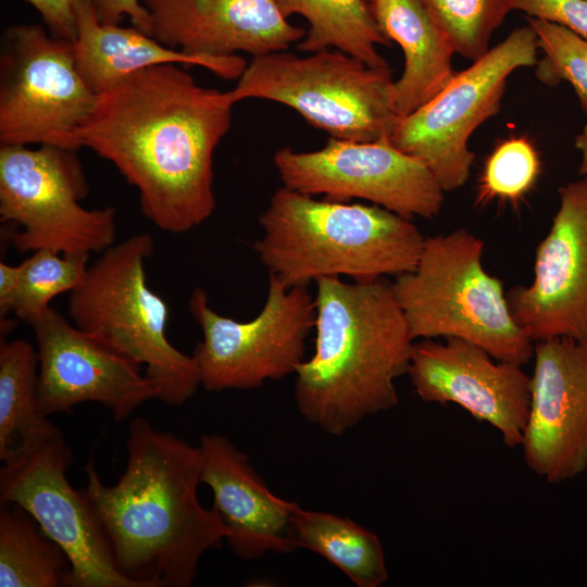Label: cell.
<instances>
[{
    "mask_svg": "<svg viewBox=\"0 0 587 587\" xmlns=\"http://www.w3.org/2000/svg\"><path fill=\"white\" fill-rule=\"evenodd\" d=\"M229 91L199 85L178 64L151 66L97 96L75 133L138 189L140 211L158 228L189 232L214 212V151L228 132Z\"/></svg>",
    "mask_w": 587,
    "mask_h": 587,
    "instance_id": "obj_1",
    "label": "cell"
},
{
    "mask_svg": "<svg viewBox=\"0 0 587 587\" xmlns=\"http://www.w3.org/2000/svg\"><path fill=\"white\" fill-rule=\"evenodd\" d=\"M126 451L114 485L102 482L92 460L85 466L84 491L116 566L137 587H189L202 555L228 534L198 499L200 447L138 416L128 424Z\"/></svg>",
    "mask_w": 587,
    "mask_h": 587,
    "instance_id": "obj_2",
    "label": "cell"
},
{
    "mask_svg": "<svg viewBox=\"0 0 587 587\" xmlns=\"http://www.w3.org/2000/svg\"><path fill=\"white\" fill-rule=\"evenodd\" d=\"M315 284L314 352L295 374V402L308 423L341 436L398 404L414 339L385 278Z\"/></svg>",
    "mask_w": 587,
    "mask_h": 587,
    "instance_id": "obj_3",
    "label": "cell"
},
{
    "mask_svg": "<svg viewBox=\"0 0 587 587\" xmlns=\"http://www.w3.org/2000/svg\"><path fill=\"white\" fill-rule=\"evenodd\" d=\"M259 224L253 250L288 288L326 277L398 276L415 267L426 239L411 218L376 204L319 200L284 186Z\"/></svg>",
    "mask_w": 587,
    "mask_h": 587,
    "instance_id": "obj_4",
    "label": "cell"
},
{
    "mask_svg": "<svg viewBox=\"0 0 587 587\" xmlns=\"http://www.w3.org/2000/svg\"><path fill=\"white\" fill-rule=\"evenodd\" d=\"M483 252V240L463 228L428 237L392 290L414 340L459 338L524 365L535 341L515 321L502 283L484 268Z\"/></svg>",
    "mask_w": 587,
    "mask_h": 587,
    "instance_id": "obj_5",
    "label": "cell"
},
{
    "mask_svg": "<svg viewBox=\"0 0 587 587\" xmlns=\"http://www.w3.org/2000/svg\"><path fill=\"white\" fill-rule=\"evenodd\" d=\"M154 250L151 235L139 233L101 252L71 291L74 325L146 366L157 399L170 405L189 400L200 386L192 355L166 337L168 308L150 289L145 263Z\"/></svg>",
    "mask_w": 587,
    "mask_h": 587,
    "instance_id": "obj_6",
    "label": "cell"
},
{
    "mask_svg": "<svg viewBox=\"0 0 587 587\" xmlns=\"http://www.w3.org/2000/svg\"><path fill=\"white\" fill-rule=\"evenodd\" d=\"M391 68L372 67L338 49L299 57L287 50L252 58L234 102L263 99L297 111L330 137L373 141L390 137L400 116L392 102Z\"/></svg>",
    "mask_w": 587,
    "mask_h": 587,
    "instance_id": "obj_7",
    "label": "cell"
},
{
    "mask_svg": "<svg viewBox=\"0 0 587 587\" xmlns=\"http://www.w3.org/2000/svg\"><path fill=\"white\" fill-rule=\"evenodd\" d=\"M88 191L75 150L1 146L0 221L21 228L9 233L18 252L48 248L89 254L111 247L116 211L85 209L79 201Z\"/></svg>",
    "mask_w": 587,
    "mask_h": 587,
    "instance_id": "obj_8",
    "label": "cell"
},
{
    "mask_svg": "<svg viewBox=\"0 0 587 587\" xmlns=\"http://www.w3.org/2000/svg\"><path fill=\"white\" fill-rule=\"evenodd\" d=\"M188 307L202 332L191 355L207 391L258 388L295 375L305 360L316 315L315 297L308 287L288 288L268 275L264 305L248 322L218 314L202 288L192 291Z\"/></svg>",
    "mask_w": 587,
    "mask_h": 587,
    "instance_id": "obj_9",
    "label": "cell"
},
{
    "mask_svg": "<svg viewBox=\"0 0 587 587\" xmlns=\"http://www.w3.org/2000/svg\"><path fill=\"white\" fill-rule=\"evenodd\" d=\"M537 37L527 24L457 72L429 101L401 117L389 139L401 151L422 161L444 191L462 187L475 154L469 147L472 134L496 115L507 82L521 67L536 65Z\"/></svg>",
    "mask_w": 587,
    "mask_h": 587,
    "instance_id": "obj_10",
    "label": "cell"
},
{
    "mask_svg": "<svg viewBox=\"0 0 587 587\" xmlns=\"http://www.w3.org/2000/svg\"><path fill=\"white\" fill-rule=\"evenodd\" d=\"M0 84L1 146L77 150L75 133L97 95L79 75L72 41L38 25H16L3 37Z\"/></svg>",
    "mask_w": 587,
    "mask_h": 587,
    "instance_id": "obj_11",
    "label": "cell"
},
{
    "mask_svg": "<svg viewBox=\"0 0 587 587\" xmlns=\"http://www.w3.org/2000/svg\"><path fill=\"white\" fill-rule=\"evenodd\" d=\"M273 162L283 186L310 196L363 199L403 217L432 218L441 210L444 189L419 159L395 147L389 137L351 141L330 137L314 151L285 147Z\"/></svg>",
    "mask_w": 587,
    "mask_h": 587,
    "instance_id": "obj_12",
    "label": "cell"
},
{
    "mask_svg": "<svg viewBox=\"0 0 587 587\" xmlns=\"http://www.w3.org/2000/svg\"><path fill=\"white\" fill-rule=\"evenodd\" d=\"M73 453L59 429L37 447L4 462L0 502L27 511L71 561L67 587H137L121 573L84 489L66 477Z\"/></svg>",
    "mask_w": 587,
    "mask_h": 587,
    "instance_id": "obj_13",
    "label": "cell"
},
{
    "mask_svg": "<svg viewBox=\"0 0 587 587\" xmlns=\"http://www.w3.org/2000/svg\"><path fill=\"white\" fill-rule=\"evenodd\" d=\"M28 325L37 342V401L42 415L68 412L91 401L104 405L122 422L142 403L157 399L139 364L52 307Z\"/></svg>",
    "mask_w": 587,
    "mask_h": 587,
    "instance_id": "obj_14",
    "label": "cell"
},
{
    "mask_svg": "<svg viewBox=\"0 0 587 587\" xmlns=\"http://www.w3.org/2000/svg\"><path fill=\"white\" fill-rule=\"evenodd\" d=\"M417 397L454 403L486 422L509 448L520 447L529 413L530 375L459 338L414 342L408 373Z\"/></svg>",
    "mask_w": 587,
    "mask_h": 587,
    "instance_id": "obj_15",
    "label": "cell"
},
{
    "mask_svg": "<svg viewBox=\"0 0 587 587\" xmlns=\"http://www.w3.org/2000/svg\"><path fill=\"white\" fill-rule=\"evenodd\" d=\"M524 461L549 484L587 470V340L535 341Z\"/></svg>",
    "mask_w": 587,
    "mask_h": 587,
    "instance_id": "obj_16",
    "label": "cell"
},
{
    "mask_svg": "<svg viewBox=\"0 0 587 587\" xmlns=\"http://www.w3.org/2000/svg\"><path fill=\"white\" fill-rule=\"evenodd\" d=\"M560 207L536 249L534 278L507 292L515 321L534 341L587 340V177L559 188Z\"/></svg>",
    "mask_w": 587,
    "mask_h": 587,
    "instance_id": "obj_17",
    "label": "cell"
},
{
    "mask_svg": "<svg viewBox=\"0 0 587 587\" xmlns=\"http://www.w3.org/2000/svg\"><path fill=\"white\" fill-rule=\"evenodd\" d=\"M150 36L188 54L253 58L285 51L305 30L288 21L277 0H141Z\"/></svg>",
    "mask_w": 587,
    "mask_h": 587,
    "instance_id": "obj_18",
    "label": "cell"
},
{
    "mask_svg": "<svg viewBox=\"0 0 587 587\" xmlns=\"http://www.w3.org/2000/svg\"><path fill=\"white\" fill-rule=\"evenodd\" d=\"M201 483L213 494L212 509L227 528L233 553L253 560L296 549L292 517L296 502L274 495L255 472L249 457L227 437H200Z\"/></svg>",
    "mask_w": 587,
    "mask_h": 587,
    "instance_id": "obj_19",
    "label": "cell"
},
{
    "mask_svg": "<svg viewBox=\"0 0 587 587\" xmlns=\"http://www.w3.org/2000/svg\"><path fill=\"white\" fill-rule=\"evenodd\" d=\"M77 71L97 96L141 70L161 64L202 66L223 79H238L247 62L239 55L207 58L170 48L137 27L102 24L95 0H78L72 41Z\"/></svg>",
    "mask_w": 587,
    "mask_h": 587,
    "instance_id": "obj_20",
    "label": "cell"
},
{
    "mask_svg": "<svg viewBox=\"0 0 587 587\" xmlns=\"http://www.w3.org/2000/svg\"><path fill=\"white\" fill-rule=\"evenodd\" d=\"M384 36L403 51L404 68L392 102L404 117L436 96L455 75L451 42L421 0H367Z\"/></svg>",
    "mask_w": 587,
    "mask_h": 587,
    "instance_id": "obj_21",
    "label": "cell"
},
{
    "mask_svg": "<svg viewBox=\"0 0 587 587\" xmlns=\"http://www.w3.org/2000/svg\"><path fill=\"white\" fill-rule=\"evenodd\" d=\"M38 355L24 339L0 344V460L32 450L59 428L38 409Z\"/></svg>",
    "mask_w": 587,
    "mask_h": 587,
    "instance_id": "obj_22",
    "label": "cell"
},
{
    "mask_svg": "<svg viewBox=\"0 0 587 587\" xmlns=\"http://www.w3.org/2000/svg\"><path fill=\"white\" fill-rule=\"evenodd\" d=\"M292 534L296 548L321 555L358 587H378L389 577L378 536L348 517L297 504Z\"/></svg>",
    "mask_w": 587,
    "mask_h": 587,
    "instance_id": "obj_23",
    "label": "cell"
},
{
    "mask_svg": "<svg viewBox=\"0 0 587 587\" xmlns=\"http://www.w3.org/2000/svg\"><path fill=\"white\" fill-rule=\"evenodd\" d=\"M282 12L302 16L309 27L298 43L302 52L338 49L372 67L389 66L378 46H389L367 0H277Z\"/></svg>",
    "mask_w": 587,
    "mask_h": 587,
    "instance_id": "obj_24",
    "label": "cell"
},
{
    "mask_svg": "<svg viewBox=\"0 0 587 587\" xmlns=\"http://www.w3.org/2000/svg\"><path fill=\"white\" fill-rule=\"evenodd\" d=\"M0 587H67L71 561L23 508L0 502Z\"/></svg>",
    "mask_w": 587,
    "mask_h": 587,
    "instance_id": "obj_25",
    "label": "cell"
},
{
    "mask_svg": "<svg viewBox=\"0 0 587 587\" xmlns=\"http://www.w3.org/2000/svg\"><path fill=\"white\" fill-rule=\"evenodd\" d=\"M88 253H61L40 249L21 263L17 286L8 312L29 324L50 308L58 295L74 290L88 268Z\"/></svg>",
    "mask_w": 587,
    "mask_h": 587,
    "instance_id": "obj_26",
    "label": "cell"
},
{
    "mask_svg": "<svg viewBox=\"0 0 587 587\" xmlns=\"http://www.w3.org/2000/svg\"><path fill=\"white\" fill-rule=\"evenodd\" d=\"M540 174L541 159L532 139L526 135L504 138L484 162L475 202L478 205L495 201L516 205L535 187Z\"/></svg>",
    "mask_w": 587,
    "mask_h": 587,
    "instance_id": "obj_27",
    "label": "cell"
},
{
    "mask_svg": "<svg viewBox=\"0 0 587 587\" xmlns=\"http://www.w3.org/2000/svg\"><path fill=\"white\" fill-rule=\"evenodd\" d=\"M455 53L475 61L489 51L492 34L516 0H421Z\"/></svg>",
    "mask_w": 587,
    "mask_h": 587,
    "instance_id": "obj_28",
    "label": "cell"
},
{
    "mask_svg": "<svg viewBox=\"0 0 587 587\" xmlns=\"http://www.w3.org/2000/svg\"><path fill=\"white\" fill-rule=\"evenodd\" d=\"M542 57L536 63L537 78L549 86L569 83L587 111V39L539 18L527 17Z\"/></svg>",
    "mask_w": 587,
    "mask_h": 587,
    "instance_id": "obj_29",
    "label": "cell"
},
{
    "mask_svg": "<svg viewBox=\"0 0 587 587\" xmlns=\"http://www.w3.org/2000/svg\"><path fill=\"white\" fill-rule=\"evenodd\" d=\"M515 10L561 25L587 39V0H516Z\"/></svg>",
    "mask_w": 587,
    "mask_h": 587,
    "instance_id": "obj_30",
    "label": "cell"
},
{
    "mask_svg": "<svg viewBox=\"0 0 587 587\" xmlns=\"http://www.w3.org/2000/svg\"><path fill=\"white\" fill-rule=\"evenodd\" d=\"M41 15L53 35L73 41L78 0H25Z\"/></svg>",
    "mask_w": 587,
    "mask_h": 587,
    "instance_id": "obj_31",
    "label": "cell"
},
{
    "mask_svg": "<svg viewBox=\"0 0 587 587\" xmlns=\"http://www.w3.org/2000/svg\"><path fill=\"white\" fill-rule=\"evenodd\" d=\"M95 4L102 24H118L128 16L135 27L150 35V17L141 0H95Z\"/></svg>",
    "mask_w": 587,
    "mask_h": 587,
    "instance_id": "obj_32",
    "label": "cell"
},
{
    "mask_svg": "<svg viewBox=\"0 0 587 587\" xmlns=\"http://www.w3.org/2000/svg\"><path fill=\"white\" fill-rule=\"evenodd\" d=\"M21 273L20 265H10L0 262V316L4 319L8 312L9 302L18 283Z\"/></svg>",
    "mask_w": 587,
    "mask_h": 587,
    "instance_id": "obj_33",
    "label": "cell"
},
{
    "mask_svg": "<svg viewBox=\"0 0 587 587\" xmlns=\"http://www.w3.org/2000/svg\"><path fill=\"white\" fill-rule=\"evenodd\" d=\"M587 116V111H585ZM575 147L580 152L579 174L587 177V117L582 132L575 138Z\"/></svg>",
    "mask_w": 587,
    "mask_h": 587,
    "instance_id": "obj_34",
    "label": "cell"
}]
</instances>
